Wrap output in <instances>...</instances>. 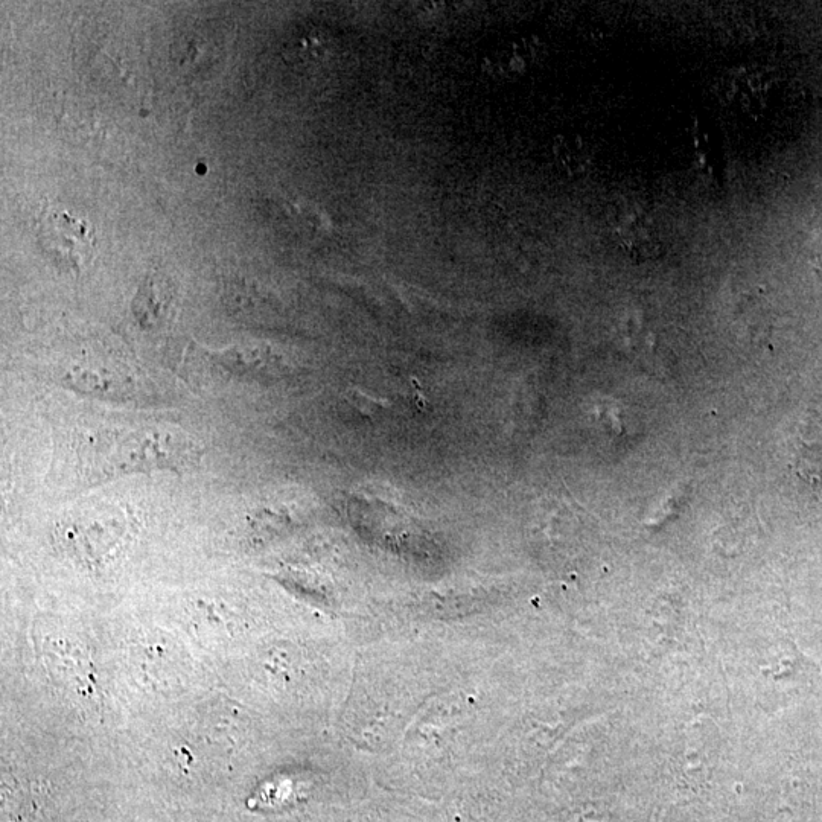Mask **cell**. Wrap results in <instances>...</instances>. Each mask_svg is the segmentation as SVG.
<instances>
[{"label": "cell", "instance_id": "4", "mask_svg": "<svg viewBox=\"0 0 822 822\" xmlns=\"http://www.w3.org/2000/svg\"><path fill=\"white\" fill-rule=\"evenodd\" d=\"M553 159L561 171L570 177L587 173L593 163V153L585 139L576 134H559L553 141Z\"/></svg>", "mask_w": 822, "mask_h": 822}, {"label": "cell", "instance_id": "2", "mask_svg": "<svg viewBox=\"0 0 822 822\" xmlns=\"http://www.w3.org/2000/svg\"><path fill=\"white\" fill-rule=\"evenodd\" d=\"M46 255L64 270L80 271L95 252V229L83 218L64 211H48L39 224Z\"/></svg>", "mask_w": 822, "mask_h": 822}, {"label": "cell", "instance_id": "1", "mask_svg": "<svg viewBox=\"0 0 822 822\" xmlns=\"http://www.w3.org/2000/svg\"><path fill=\"white\" fill-rule=\"evenodd\" d=\"M110 451V469L118 472L141 471V469H179L191 463L195 447L191 440L177 434L133 433L122 439Z\"/></svg>", "mask_w": 822, "mask_h": 822}, {"label": "cell", "instance_id": "3", "mask_svg": "<svg viewBox=\"0 0 822 822\" xmlns=\"http://www.w3.org/2000/svg\"><path fill=\"white\" fill-rule=\"evenodd\" d=\"M609 230L615 243L632 261H650L663 253V238L657 221L634 201L615 204L609 214Z\"/></svg>", "mask_w": 822, "mask_h": 822}, {"label": "cell", "instance_id": "5", "mask_svg": "<svg viewBox=\"0 0 822 822\" xmlns=\"http://www.w3.org/2000/svg\"><path fill=\"white\" fill-rule=\"evenodd\" d=\"M813 262H815L816 270L822 273V236H819L818 244L813 249Z\"/></svg>", "mask_w": 822, "mask_h": 822}]
</instances>
